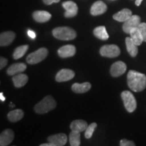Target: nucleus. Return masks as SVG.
I'll list each match as a JSON object with an SVG mask.
<instances>
[{"mask_svg":"<svg viewBox=\"0 0 146 146\" xmlns=\"http://www.w3.org/2000/svg\"><path fill=\"white\" fill-rule=\"evenodd\" d=\"M127 84L132 91L140 92L146 87V76L135 70H129L127 74Z\"/></svg>","mask_w":146,"mask_h":146,"instance_id":"f257e3e1","label":"nucleus"},{"mask_svg":"<svg viewBox=\"0 0 146 146\" xmlns=\"http://www.w3.org/2000/svg\"><path fill=\"white\" fill-rule=\"evenodd\" d=\"M52 34L55 38L62 41H70L75 39L76 36L75 31L68 27H60L55 28L52 31Z\"/></svg>","mask_w":146,"mask_h":146,"instance_id":"f03ea898","label":"nucleus"},{"mask_svg":"<svg viewBox=\"0 0 146 146\" xmlns=\"http://www.w3.org/2000/svg\"><path fill=\"white\" fill-rule=\"evenodd\" d=\"M56 106V102L53 97L47 96L35 106V111L37 114H43L47 113Z\"/></svg>","mask_w":146,"mask_h":146,"instance_id":"7ed1b4c3","label":"nucleus"},{"mask_svg":"<svg viewBox=\"0 0 146 146\" xmlns=\"http://www.w3.org/2000/svg\"><path fill=\"white\" fill-rule=\"evenodd\" d=\"M121 98L128 112H134L137 108V102L132 93L129 91H124L121 94Z\"/></svg>","mask_w":146,"mask_h":146,"instance_id":"20e7f679","label":"nucleus"},{"mask_svg":"<svg viewBox=\"0 0 146 146\" xmlns=\"http://www.w3.org/2000/svg\"><path fill=\"white\" fill-rule=\"evenodd\" d=\"M47 54H48L47 49L42 47L29 54L27 57V62L30 64H35L43 61L47 57Z\"/></svg>","mask_w":146,"mask_h":146,"instance_id":"39448f33","label":"nucleus"},{"mask_svg":"<svg viewBox=\"0 0 146 146\" xmlns=\"http://www.w3.org/2000/svg\"><path fill=\"white\" fill-rule=\"evenodd\" d=\"M100 53L103 57L115 58L120 54V50L116 45H106L100 48Z\"/></svg>","mask_w":146,"mask_h":146,"instance_id":"423d86ee","label":"nucleus"},{"mask_svg":"<svg viewBox=\"0 0 146 146\" xmlns=\"http://www.w3.org/2000/svg\"><path fill=\"white\" fill-rule=\"evenodd\" d=\"M141 23V18L137 15H132L123 24V30L125 33L129 34L131 31L135 28H137Z\"/></svg>","mask_w":146,"mask_h":146,"instance_id":"0eeeda50","label":"nucleus"},{"mask_svg":"<svg viewBox=\"0 0 146 146\" xmlns=\"http://www.w3.org/2000/svg\"><path fill=\"white\" fill-rule=\"evenodd\" d=\"M62 7L66 10L64 13V16L66 18H73L76 16L78 13V6L74 1H64L62 3Z\"/></svg>","mask_w":146,"mask_h":146,"instance_id":"6e6552de","label":"nucleus"},{"mask_svg":"<svg viewBox=\"0 0 146 146\" xmlns=\"http://www.w3.org/2000/svg\"><path fill=\"white\" fill-rule=\"evenodd\" d=\"M127 70V65L122 61H118L113 64L110 68V74L114 77L121 76Z\"/></svg>","mask_w":146,"mask_h":146,"instance_id":"1a4fd4ad","label":"nucleus"},{"mask_svg":"<svg viewBox=\"0 0 146 146\" xmlns=\"http://www.w3.org/2000/svg\"><path fill=\"white\" fill-rule=\"evenodd\" d=\"M74 72L70 69H62L57 73L56 76V81L57 82H65L70 81L74 78Z\"/></svg>","mask_w":146,"mask_h":146,"instance_id":"9d476101","label":"nucleus"},{"mask_svg":"<svg viewBox=\"0 0 146 146\" xmlns=\"http://www.w3.org/2000/svg\"><path fill=\"white\" fill-rule=\"evenodd\" d=\"M67 138L66 135L64 133H59V134L53 135L48 137L47 138V141L48 142L53 143L54 146H63L66 145V143Z\"/></svg>","mask_w":146,"mask_h":146,"instance_id":"9b49d317","label":"nucleus"},{"mask_svg":"<svg viewBox=\"0 0 146 146\" xmlns=\"http://www.w3.org/2000/svg\"><path fill=\"white\" fill-rule=\"evenodd\" d=\"M107 11V5L102 1H97L91 6L90 13L93 16H99Z\"/></svg>","mask_w":146,"mask_h":146,"instance_id":"f8f14e48","label":"nucleus"},{"mask_svg":"<svg viewBox=\"0 0 146 146\" xmlns=\"http://www.w3.org/2000/svg\"><path fill=\"white\" fill-rule=\"evenodd\" d=\"M14 133L11 129H5L0 135V145L7 146L14 140Z\"/></svg>","mask_w":146,"mask_h":146,"instance_id":"ddd939ff","label":"nucleus"},{"mask_svg":"<svg viewBox=\"0 0 146 146\" xmlns=\"http://www.w3.org/2000/svg\"><path fill=\"white\" fill-rule=\"evenodd\" d=\"M76 53V47L72 45H66L61 47L58 51L60 57L65 58L72 57Z\"/></svg>","mask_w":146,"mask_h":146,"instance_id":"4468645a","label":"nucleus"},{"mask_svg":"<svg viewBox=\"0 0 146 146\" xmlns=\"http://www.w3.org/2000/svg\"><path fill=\"white\" fill-rule=\"evenodd\" d=\"M33 17L35 21L37 23H43L50 21L52 18V14L47 11L38 10L33 12Z\"/></svg>","mask_w":146,"mask_h":146,"instance_id":"2eb2a0df","label":"nucleus"},{"mask_svg":"<svg viewBox=\"0 0 146 146\" xmlns=\"http://www.w3.org/2000/svg\"><path fill=\"white\" fill-rule=\"evenodd\" d=\"M16 34L12 31L3 32L0 35V46H8L14 41Z\"/></svg>","mask_w":146,"mask_h":146,"instance_id":"dca6fc26","label":"nucleus"},{"mask_svg":"<svg viewBox=\"0 0 146 146\" xmlns=\"http://www.w3.org/2000/svg\"><path fill=\"white\" fill-rule=\"evenodd\" d=\"M27 69V65L24 63H16L11 65L7 69V74L8 75L14 76L15 74L23 72Z\"/></svg>","mask_w":146,"mask_h":146,"instance_id":"f3484780","label":"nucleus"},{"mask_svg":"<svg viewBox=\"0 0 146 146\" xmlns=\"http://www.w3.org/2000/svg\"><path fill=\"white\" fill-rule=\"evenodd\" d=\"M132 15V12H131V10L125 8L120 10V12H117V13L114 14L113 15V18H114L115 21L121 22V23H125Z\"/></svg>","mask_w":146,"mask_h":146,"instance_id":"a211bd4d","label":"nucleus"},{"mask_svg":"<svg viewBox=\"0 0 146 146\" xmlns=\"http://www.w3.org/2000/svg\"><path fill=\"white\" fill-rule=\"evenodd\" d=\"M28 76L25 74H22V73L15 74L12 78V81L16 88H21V87L25 86L28 82Z\"/></svg>","mask_w":146,"mask_h":146,"instance_id":"6ab92c4d","label":"nucleus"},{"mask_svg":"<svg viewBox=\"0 0 146 146\" xmlns=\"http://www.w3.org/2000/svg\"><path fill=\"white\" fill-rule=\"evenodd\" d=\"M91 87V84L88 82L83 83H75L72 85V90L76 94H84L90 90Z\"/></svg>","mask_w":146,"mask_h":146,"instance_id":"aec40b11","label":"nucleus"},{"mask_svg":"<svg viewBox=\"0 0 146 146\" xmlns=\"http://www.w3.org/2000/svg\"><path fill=\"white\" fill-rule=\"evenodd\" d=\"M88 127L87 122L83 120H76L72 121L70 124V128L71 131H78V132H82L86 130Z\"/></svg>","mask_w":146,"mask_h":146,"instance_id":"412c9836","label":"nucleus"},{"mask_svg":"<svg viewBox=\"0 0 146 146\" xmlns=\"http://www.w3.org/2000/svg\"><path fill=\"white\" fill-rule=\"evenodd\" d=\"M126 46L127 52L131 57H135L138 54V47L131 37H127L125 39Z\"/></svg>","mask_w":146,"mask_h":146,"instance_id":"4be33fe9","label":"nucleus"},{"mask_svg":"<svg viewBox=\"0 0 146 146\" xmlns=\"http://www.w3.org/2000/svg\"><path fill=\"white\" fill-rule=\"evenodd\" d=\"M129 35H130V37L132 39L133 42H134L137 46L140 45L142 43H143V36H142V35L141 33V32H140V31L139 30L138 27L137 28H135L132 29V30L131 31Z\"/></svg>","mask_w":146,"mask_h":146,"instance_id":"5701e85b","label":"nucleus"},{"mask_svg":"<svg viewBox=\"0 0 146 146\" xmlns=\"http://www.w3.org/2000/svg\"><path fill=\"white\" fill-rule=\"evenodd\" d=\"M24 116V112L21 109H16L10 111L8 114V118L10 122L16 123L21 120Z\"/></svg>","mask_w":146,"mask_h":146,"instance_id":"b1692460","label":"nucleus"},{"mask_svg":"<svg viewBox=\"0 0 146 146\" xmlns=\"http://www.w3.org/2000/svg\"><path fill=\"white\" fill-rule=\"evenodd\" d=\"M94 35L101 40H107L109 38V35L106 31V29L104 26H100L96 27L94 30Z\"/></svg>","mask_w":146,"mask_h":146,"instance_id":"393cba45","label":"nucleus"},{"mask_svg":"<svg viewBox=\"0 0 146 146\" xmlns=\"http://www.w3.org/2000/svg\"><path fill=\"white\" fill-rule=\"evenodd\" d=\"M81 134L78 131H72L69 135V142L71 146H79L81 145Z\"/></svg>","mask_w":146,"mask_h":146,"instance_id":"a878e982","label":"nucleus"},{"mask_svg":"<svg viewBox=\"0 0 146 146\" xmlns=\"http://www.w3.org/2000/svg\"><path fill=\"white\" fill-rule=\"evenodd\" d=\"M29 49V45H21L16 47V50H14V54H13V58L14 60H18L23 57L25 56V54H26Z\"/></svg>","mask_w":146,"mask_h":146,"instance_id":"bb28decb","label":"nucleus"},{"mask_svg":"<svg viewBox=\"0 0 146 146\" xmlns=\"http://www.w3.org/2000/svg\"><path fill=\"white\" fill-rule=\"evenodd\" d=\"M96 127H97V124L96 123H91V125H89L88 127H87L86 130H85V138L90 139L91 137H92L93 134H94V132L95 129H96Z\"/></svg>","mask_w":146,"mask_h":146,"instance_id":"cd10ccee","label":"nucleus"},{"mask_svg":"<svg viewBox=\"0 0 146 146\" xmlns=\"http://www.w3.org/2000/svg\"><path fill=\"white\" fill-rule=\"evenodd\" d=\"M139 30L140 31L143 38V41L146 42V23H141L138 27Z\"/></svg>","mask_w":146,"mask_h":146,"instance_id":"c85d7f7f","label":"nucleus"},{"mask_svg":"<svg viewBox=\"0 0 146 146\" xmlns=\"http://www.w3.org/2000/svg\"><path fill=\"white\" fill-rule=\"evenodd\" d=\"M120 146H135V144L132 141H129L127 139H122L120 142Z\"/></svg>","mask_w":146,"mask_h":146,"instance_id":"c756f323","label":"nucleus"},{"mask_svg":"<svg viewBox=\"0 0 146 146\" xmlns=\"http://www.w3.org/2000/svg\"><path fill=\"white\" fill-rule=\"evenodd\" d=\"M8 60L6 58L3 57L0 58V69H2L5 66H6V65L8 64Z\"/></svg>","mask_w":146,"mask_h":146,"instance_id":"7c9ffc66","label":"nucleus"},{"mask_svg":"<svg viewBox=\"0 0 146 146\" xmlns=\"http://www.w3.org/2000/svg\"><path fill=\"white\" fill-rule=\"evenodd\" d=\"M60 0H43V3L46 5H51L54 3H58Z\"/></svg>","mask_w":146,"mask_h":146,"instance_id":"2f4dec72","label":"nucleus"},{"mask_svg":"<svg viewBox=\"0 0 146 146\" xmlns=\"http://www.w3.org/2000/svg\"><path fill=\"white\" fill-rule=\"evenodd\" d=\"M27 33H28L29 37L31 38L32 39H35L36 38V33L34 31H33L32 30H29Z\"/></svg>","mask_w":146,"mask_h":146,"instance_id":"473e14b6","label":"nucleus"},{"mask_svg":"<svg viewBox=\"0 0 146 146\" xmlns=\"http://www.w3.org/2000/svg\"><path fill=\"white\" fill-rule=\"evenodd\" d=\"M41 146H54V145L50 142H49L48 143H43L41 144Z\"/></svg>","mask_w":146,"mask_h":146,"instance_id":"72a5a7b5","label":"nucleus"},{"mask_svg":"<svg viewBox=\"0 0 146 146\" xmlns=\"http://www.w3.org/2000/svg\"><path fill=\"white\" fill-rule=\"evenodd\" d=\"M142 1H143V0H136V1H135V5H137V6H139V5H141Z\"/></svg>","mask_w":146,"mask_h":146,"instance_id":"f704fd0d","label":"nucleus"},{"mask_svg":"<svg viewBox=\"0 0 146 146\" xmlns=\"http://www.w3.org/2000/svg\"><path fill=\"white\" fill-rule=\"evenodd\" d=\"M0 99H1V101H2V102H4L5 100V98L4 97H3V96L2 93H1V94H0Z\"/></svg>","mask_w":146,"mask_h":146,"instance_id":"c9c22d12","label":"nucleus"}]
</instances>
